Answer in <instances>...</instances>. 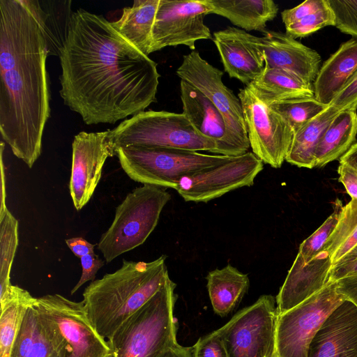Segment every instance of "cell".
I'll return each instance as SVG.
<instances>
[{"label": "cell", "mask_w": 357, "mask_h": 357, "mask_svg": "<svg viewBox=\"0 0 357 357\" xmlns=\"http://www.w3.org/2000/svg\"><path fill=\"white\" fill-rule=\"evenodd\" d=\"M356 245L357 200L351 199L342 207L337 225L321 252L328 255L333 264Z\"/></svg>", "instance_id": "obj_30"}, {"label": "cell", "mask_w": 357, "mask_h": 357, "mask_svg": "<svg viewBox=\"0 0 357 357\" xmlns=\"http://www.w3.org/2000/svg\"><path fill=\"white\" fill-rule=\"evenodd\" d=\"M247 86L268 106L297 98L314 97L311 83L284 70L266 66Z\"/></svg>", "instance_id": "obj_23"}, {"label": "cell", "mask_w": 357, "mask_h": 357, "mask_svg": "<svg viewBox=\"0 0 357 357\" xmlns=\"http://www.w3.org/2000/svg\"><path fill=\"white\" fill-rule=\"evenodd\" d=\"M340 162L349 165L357 171V143H355L347 153L340 158Z\"/></svg>", "instance_id": "obj_47"}, {"label": "cell", "mask_w": 357, "mask_h": 357, "mask_svg": "<svg viewBox=\"0 0 357 357\" xmlns=\"http://www.w3.org/2000/svg\"><path fill=\"white\" fill-rule=\"evenodd\" d=\"M307 357H357V307L345 300L313 337Z\"/></svg>", "instance_id": "obj_17"}, {"label": "cell", "mask_w": 357, "mask_h": 357, "mask_svg": "<svg viewBox=\"0 0 357 357\" xmlns=\"http://www.w3.org/2000/svg\"><path fill=\"white\" fill-rule=\"evenodd\" d=\"M213 42L225 70L230 77L248 86L263 71L264 61L248 41L244 30L228 26L213 33Z\"/></svg>", "instance_id": "obj_20"}, {"label": "cell", "mask_w": 357, "mask_h": 357, "mask_svg": "<svg viewBox=\"0 0 357 357\" xmlns=\"http://www.w3.org/2000/svg\"><path fill=\"white\" fill-rule=\"evenodd\" d=\"M192 357H229L218 330L199 338L192 347Z\"/></svg>", "instance_id": "obj_38"}, {"label": "cell", "mask_w": 357, "mask_h": 357, "mask_svg": "<svg viewBox=\"0 0 357 357\" xmlns=\"http://www.w3.org/2000/svg\"><path fill=\"white\" fill-rule=\"evenodd\" d=\"M71 1H38L50 56H59L73 15Z\"/></svg>", "instance_id": "obj_29"}, {"label": "cell", "mask_w": 357, "mask_h": 357, "mask_svg": "<svg viewBox=\"0 0 357 357\" xmlns=\"http://www.w3.org/2000/svg\"><path fill=\"white\" fill-rule=\"evenodd\" d=\"M346 298L329 282L291 310L278 314L274 357H307L310 344L324 321Z\"/></svg>", "instance_id": "obj_8"}, {"label": "cell", "mask_w": 357, "mask_h": 357, "mask_svg": "<svg viewBox=\"0 0 357 357\" xmlns=\"http://www.w3.org/2000/svg\"><path fill=\"white\" fill-rule=\"evenodd\" d=\"M327 26H335V15L328 2L322 8L285 26L286 33L294 38L307 36Z\"/></svg>", "instance_id": "obj_35"}, {"label": "cell", "mask_w": 357, "mask_h": 357, "mask_svg": "<svg viewBox=\"0 0 357 357\" xmlns=\"http://www.w3.org/2000/svg\"><path fill=\"white\" fill-rule=\"evenodd\" d=\"M111 148H167L215 154L214 141L199 134L183 113L148 110L138 113L109 130Z\"/></svg>", "instance_id": "obj_5"}, {"label": "cell", "mask_w": 357, "mask_h": 357, "mask_svg": "<svg viewBox=\"0 0 357 357\" xmlns=\"http://www.w3.org/2000/svg\"><path fill=\"white\" fill-rule=\"evenodd\" d=\"M206 280L213 310L220 317L234 310L250 287L248 275L231 264L208 272Z\"/></svg>", "instance_id": "obj_25"}, {"label": "cell", "mask_w": 357, "mask_h": 357, "mask_svg": "<svg viewBox=\"0 0 357 357\" xmlns=\"http://www.w3.org/2000/svg\"><path fill=\"white\" fill-rule=\"evenodd\" d=\"M176 287L169 277L158 292L107 340L113 357H158L178 344V322L174 315Z\"/></svg>", "instance_id": "obj_4"}, {"label": "cell", "mask_w": 357, "mask_h": 357, "mask_svg": "<svg viewBox=\"0 0 357 357\" xmlns=\"http://www.w3.org/2000/svg\"><path fill=\"white\" fill-rule=\"evenodd\" d=\"M27 357H64L63 344L59 333L38 310L36 337Z\"/></svg>", "instance_id": "obj_33"}, {"label": "cell", "mask_w": 357, "mask_h": 357, "mask_svg": "<svg viewBox=\"0 0 357 357\" xmlns=\"http://www.w3.org/2000/svg\"><path fill=\"white\" fill-rule=\"evenodd\" d=\"M337 172L340 182L344 185L351 199L357 200V171L349 165L340 162Z\"/></svg>", "instance_id": "obj_43"}, {"label": "cell", "mask_w": 357, "mask_h": 357, "mask_svg": "<svg viewBox=\"0 0 357 357\" xmlns=\"http://www.w3.org/2000/svg\"><path fill=\"white\" fill-rule=\"evenodd\" d=\"M357 71V40L341 44L320 67L313 84L314 98L329 105Z\"/></svg>", "instance_id": "obj_21"}, {"label": "cell", "mask_w": 357, "mask_h": 357, "mask_svg": "<svg viewBox=\"0 0 357 357\" xmlns=\"http://www.w3.org/2000/svg\"><path fill=\"white\" fill-rule=\"evenodd\" d=\"M178 77L204 93L224 117L234 156L248 151L250 142L240 99L222 82L223 73L193 50L184 55Z\"/></svg>", "instance_id": "obj_9"}, {"label": "cell", "mask_w": 357, "mask_h": 357, "mask_svg": "<svg viewBox=\"0 0 357 357\" xmlns=\"http://www.w3.org/2000/svg\"><path fill=\"white\" fill-rule=\"evenodd\" d=\"M158 357H192V347H183L178 344L164 351Z\"/></svg>", "instance_id": "obj_46"}, {"label": "cell", "mask_w": 357, "mask_h": 357, "mask_svg": "<svg viewBox=\"0 0 357 357\" xmlns=\"http://www.w3.org/2000/svg\"><path fill=\"white\" fill-rule=\"evenodd\" d=\"M48 56L37 0H0V133L29 168L50 116Z\"/></svg>", "instance_id": "obj_2"}, {"label": "cell", "mask_w": 357, "mask_h": 357, "mask_svg": "<svg viewBox=\"0 0 357 357\" xmlns=\"http://www.w3.org/2000/svg\"><path fill=\"white\" fill-rule=\"evenodd\" d=\"M0 297L10 286V271L18 245V221L8 211L6 204L0 208Z\"/></svg>", "instance_id": "obj_31"}, {"label": "cell", "mask_w": 357, "mask_h": 357, "mask_svg": "<svg viewBox=\"0 0 357 357\" xmlns=\"http://www.w3.org/2000/svg\"><path fill=\"white\" fill-rule=\"evenodd\" d=\"M244 36L262 56L264 66L284 70L307 83L314 82L321 61L315 50L280 31L266 30L257 37L244 31Z\"/></svg>", "instance_id": "obj_16"}, {"label": "cell", "mask_w": 357, "mask_h": 357, "mask_svg": "<svg viewBox=\"0 0 357 357\" xmlns=\"http://www.w3.org/2000/svg\"><path fill=\"white\" fill-rule=\"evenodd\" d=\"M252 152L263 163L280 168L285 160L294 132L279 114L263 102L248 86L238 93Z\"/></svg>", "instance_id": "obj_12"}, {"label": "cell", "mask_w": 357, "mask_h": 357, "mask_svg": "<svg viewBox=\"0 0 357 357\" xmlns=\"http://www.w3.org/2000/svg\"><path fill=\"white\" fill-rule=\"evenodd\" d=\"M335 15V26L357 38V0H328Z\"/></svg>", "instance_id": "obj_37"}, {"label": "cell", "mask_w": 357, "mask_h": 357, "mask_svg": "<svg viewBox=\"0 0 357 357\" xmlns=\"http://www.w3.org/2000/svg\"><path fill=\"white\" fill-rule=\"evenodd\" d=\"M341 112L357 109V71L329 105Z\"/></svg>", "instance_id": "obj_41"}, {"label": "cell", "mask_w": 357, "mask_h": 357, "mask_svg": "<svg viewBox=\"0 0 357 357\" xmlns=\"http://www.w3.org/2000/svg\"><path fill=\"white\" fill-rule=\"evenodd\" d=\"M166 257L162 255L150 262L123 259L118 270L85 288L82 302L101 336L109 340L163 286L169 277Z\"/></svg>", "instance_id": "obj_3"}, {"label": "cell", "mask_w": 357, "mask_h": 357, "mask_svg": "<svg viewBox=\"0 0 357 357\" xmlns=\"http://www.w3.org/2000/svg\"><path fill=\"white\" fill-rule=\"evenodd\" d=\"M160 0H136L123 9L121 17L111 22L127 41L146 56L152 53V31Z\"/></svg>", "instance_id": "obj_24"}, {"label": "cell", "mask_w": 357, "mask_h": 357, "mask_svg": "<svg viewBox=\"0 0 357 357\" xmlns=\"http://www.w3.org/2000/svg\"><path fill=\"white\" fill-rule=\"evenodd\" d=\"M180 91L182 113L195 129L215 142L216 155L234 156L226 123L220 111L204 93L183 79L180 82Z\"/></svg>", "instance_id": "obj_19"}, {"label": "cell", "mask_w": 357, "mask_h": 357, "mask_svg": "<svg viewBox=\"0 0 357 357\" xmlns=\"http://www.w3.org/2000/svg\"><path fill=\"white\" fill-rule=\"evenodd\" d=\"M36 301V298L26 310L13 345L10 357H27L35 342L38 318Z\"/></svg>", "instance_id": "obj_36"}, {"label": "cell", "mask_w": 357, "mask_h": 357, "mask_svg": "<svg viewBox=\"0 0 357 357\" xmlns=\"http://www.w3.org/2000/svg\"><path fill=\"white\" fill-rule=\"evenodd\" d=\"M113 156L109 130L82 131L74 137L69 190L77 211L89 202L101 178L106 160Z\"/></svg>", "instance_id": "obj_15"}, {"label": "cell", "mask_w": 357, "mask_h": 357, "mask_svg": "<svg viewBox=\"0 0 357 357\" xmlns=\"http://www.w3.org/2000/svg\"><path fill=\"white\" fill-rule=\"evenodd\" d=\"M268 106L282 116L295 132L328 105L321 103L314 97L297 98Z\"/></svg>", "instance_id": "obj_32"}, {"label": "cell", "mask_w": 357, "mask_h": 357, "mask_svg": "<svg viewBox=\"0 0 357 357\" xmlns=\"http://www.w3.org/2000/svg\"><path fill=\"white\" fill-rule=\"evenodd\" d=\"M342 207L341 202L337 200L333 213L300 245L297 255L305 264L310 261L321 252L324 245L337 225Z\"/></svg>", "instance_id": "obj_34"}, {"label": "cell", "mask_w": 357, "mask_h": 357, "mask_svg": "<svg viewBox=\"0 0 357 357\" xmlns=\"http://www.w3.org/2000/svg\"><path fill=\"white\" fill-rule=\"evenodd\" d=\"M340 112L328 105L326 109L294 132L285 160L299 167H315V151L324 131Z\"/></svg>", "instance_id": "obj_27"}, {"label": "cell", "mask_w": 357, "mask_h": 357, "mask_svg": "<svg viewBox=\"0 0 357 357\" xmlns=\"http://www.w3.org/2000/svg\"><path fill=\"white\" fill-rule=\"evenodd\" d=\"M357 275V245L337 262L330 271L329 282Z\"/></svg>", "instance_id": "obj_40"}, {"label": "cell", "mask_w": 357, "mask_h": 357, "mask_svg": "<svg viewBox=\"0 0 357 357\" xmlns=\"http://www.w3.org/2000/svg\"><path fill=\"white\" fill-rule=\"evenodd\" d=\"M333 264L321 252L305 264L297 255L275 300L278 314L299 305L321 290L328 282Z\"/></svg>", "instance_id": "obj_18"}, {"label": "cell", "mask_w": 357, "mask_h": 357, "mask_svg": "<svg viewBox=\"0 0 357 357\" xmlns=\"http://www.w3.org/2000/svg\"><path fill=\"white\" fill-rule=\"evenodd\" d=\"M36 298L26 290L13 284L0 298V357H10L26 310Z\"/></svg>", "instance_id": "obj_28"}, {"label": "cell", "mask_w": 357, "mask_h": 357, "mask_svg": "<svg viewBox=\"0 0 357 357\" xmlns=\"http://www.w3.org/2000/svg\"><path fill=\"white\" fill-rule=\"evenodd\" d=\"M59 57L61 97L86 125L115 123L156 100L157 63L102 15L75 11Z\"/></svg>", "instance_id": "obj_1"}, {"label": "cell", "mask_w": 357, "mask_h": 357, "mask_svg": "<svg viewBox=\"0 0 357 357\" xmlns=\"http://www.w3.org/2000/svg\"><path fill=\"white\" fill-rule=\"evenodd\" d=\"M80 262L82 266L81 278L71 290V294H75L86 282L95 280L97 272L105 264L104 261L95 253L82 257Z\"/></svg>", "instance_id": "obj_42"}, {"label": "cell", "mask_w": 357, "mask_h": 357, "mask_svg": "<svg viewBox=\"0 0 357 357\" xmlns=\"http://www.w3.org/2000/svg\"><path fill=\"white\" fill-rule=\"evenodd\" d=\"M170 199L165 188L151 185H143L128 193L116 208L113 222L98 243L106 262L143 244Z\"/></svg>", "instance_id": "obj_6"}, {"label": "cell", "mask_w": 357, "mask_h": 357, "mask_svg": "<svg viewBox=\"0 0 357 357\" xmlns=\"http://www.w3.org/2000/svg\"><path fill=\"white\" fill-rule=\"evenodd\" d=\"M328 3V0H307L296 7L284 10L281 13L282 20L287 26L301 19L322 8Z\"/></svg>", "instance_id": "obj_39"}, {"label": "cell", "mask_w": 357, "mask_h": 357, "mask_svg": "<svg viewBox=\"0 0 357 357\" xmlns=\"http://www.w3.org/2000/svg\"><path fill=\"white\" fill-rule=\"evenodd\" d=\"M116 155L123 170L134 181L173 189L183 176L225 162L232 157L142 146L119 148Z\"/></svg>", "instance_id": "obj_7"}, {"label": "cell", "mask_w": 357, "mask_h": 357, "mask_svg": "<svg viewBox=\"0 0 357 357\" xmlns=\"http://www.w3.org/2000/svg\"><path fill=\"white\" fill-rule=\"evenodd\" d=\"M211 13L229 20L245 31L265 32L266 24L277 16L279 8L272 0H203Z\"/></svg>", "instance_id": "obj_22"}, {"label": "cell", "mask_w": 357, "mask_h": 357, "mask_svg": "<svg viewBox=\"0 0 357 357\" xmlns=\"http://www.w3.org/2000/svg\"><path fill=\"white\" fill-rule=\"evenodd\" d=\"M336 283L337 291L357 307V275L342 278Z\"/></svg>", "instance_id": "obj_44"}, {"label": "cell", "mask_w": 357, "mask_h": 357, "mask_svg": "<svg viewBox=\"0 0 357 357\" xmlns=\"http://www.w3.org/2000/svg\"><path fill=\"white\" fill-rule=\"evenodd\" d=\"M357 135L356 109L340 112L321 136L315 151V167H321L337 160L355 144Z\"/></svg>", "instance_id": "obj_26"}, {"label": "cell", "mask_w": 357, "mask_h": 357, "mask_svg": "<svg viewBox=\"0 0 357 357\" xmlns=\"http://www.w3.org/2000/svg\"><path fill=\"white\" fill-rule=\"evenodd\" d=\"M36 306L54 325L64 348V357H113L109 344L90 320L82 301L59 294L36 298Z\"/></svg>", "instance_id": "obj_10"}, {"label": "cell", "mask_w": 357, "mask_h": 357, "mask_svg": "<svg viewBox=\"0 0 357 357\" xmlns=\"http://www.w3.org/2000/svg\"><path fill=\"white\" fill-rule=\"evenodd\" d=\"M211 14L203 0H160L152 31V52L185 45L192 51L199 40L213 39L204 17Z\"/></svg>", "instance_id": "obj_14"}, {"label": "cell", "mask_w": 357, "mask_h": 357, "mask_svg": "<svg viewBox=\"0 0 357 357\" xmlns=\"http://www.w3.org/2000/svg\"><path fill=\"white\" fill-rule=\"evenodd\" d=\"M275 298L262 295L218 329L229 357H274Z\"/></svg>", "instance_id": "obj_11"}, {"label": "cell", "mask_w": 357, "mask_h": 357, "mask_svg": "<svg viewBox=\"0 0 357 357\" xmlns=\"http://www.w3.org/2000/svg\"><path fill=\"white\" fill-rule=\"evenodd\" d=\"M66 243L72 252L78 258L94 253L95 244H92L82 237H74L66 240Z\"/></svg>", "instance_id": "obj_45"}, {"label": "cell", "mask_w": 357, "mask_h": 357, "mask_svg": "<svg viewBox=\"0 0 357 357\" xmlns=\"http://www.w3.org/2000/svg\"><path fill=\"white\" fill-rule=\"evenodd\" d=\"M264 163L252 152L183 176L175 190L186 202H207L234 190L250 187Z\"/></svg>", "instance_id": "obj_13"}]
</instances>
